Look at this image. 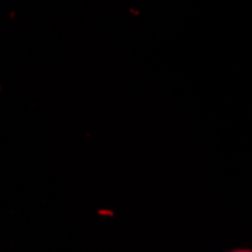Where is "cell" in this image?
Masks as SVG:
<instances>
[]
</instances>
